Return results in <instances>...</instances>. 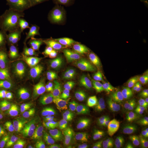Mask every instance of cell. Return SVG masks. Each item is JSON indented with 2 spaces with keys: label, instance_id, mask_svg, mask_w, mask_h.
<instances>
[{
  "label": "cell",
  "instance_id": "obj_1",
  "mask_svg": "<svg viewBox=\"0 0 148 148\" xmlns=\"http://www.w3.org/2000/svg\"><path fill=\"white\" fill-rule=\"evenodd\" d=\"M49 31L47 24L18 16L0 31V58L13 64L27 63L37 58L38 40Z\"/></svg>",
  "mask_w": 148,
  "mask_h": 148
},
{
  "label": "cell",
  "instance_id": "obj_2",
  "mask_svg": "<svg viewBox=\"0 0 148 148\" xmlns=\"http://www.w3.org/2000/svg\"><path fill=\"white\" fill-rule=\"evenodd\" d=\"M127 16L122 11L111 9L101 21L97 30V38L101 45L114 47L122 46L129 37L130 28Z\"/></svg>",
  "mask_w": 148,
  "mask_h": 148
},
{
  "label": "cell",
  "instance_id": "obj_3",
  "mask_svg": "<svg viewBox=\"0 0 148 148\" xmlns=\"http://www.w3.org/2000/svg\"><path fill=\"white\" fill-rule=\"evenodd\" d=\"M18 16L37 23H48L63 14L58 0H16Z\"/></svg>",
  "mask_w": 148,
  "mask_h": 148
},
{
  "label": "cell",
  "instance_id": "obj_4",
  "mask_svg": "<svg viewBox=\"0 0 148 148\" xmlns=\"http://www.w3.org/2000/svg\"><path fill=\"white\" fill-rule=\"evenodd\" d=\"M84 81L86 85L90 87L95 92L100 93L109 99L119 100L131 97L134 94L131 92L123 90L105 77Z\"/></svg>",
  "mask_w": 148,
  "mask_h": 148
},
{
  "label": "cell",
  "instance_id": "obj_5",
  "mask_svg": "<svg viewBox=\"0 0 148 148\" xmlns=\"http://www.w3.org/2000/svg\"><path fill=\"white\" fill-rule=\"evenodd\" d=\"M84 118V116L69 113H56L47 110L46 119L60 134L73 131Z\"/></svg>",
  "mask_w": 148,
  "mask_h": 148
},
{
  "label": "cell",
  "instance_id": "obj_6",
  "mask_svg": "<svg viewBox=\"0 0 148 148\" xmlns=\"http://www.w3.org/2000/svg\"><path fill=\"white\" fill-rule=\"evenodd\" d=\"M58 63L53 68L52 74L49 80V85L59 76L69 75L71 71H79L78 64L79 54L71 49H64L60 53Z\"/></svg>",
  "mask_w": 148,
  "mask_h": 148
},
{
  "label": "cell",
  "instance_id": "obj_7",
  "mask_svg": "<svg viewBox=\"0 0 148 148\" xmlns=\"http://www.w3.org/2000/svg\"><path fill=\"white\" fill-rule=\"evenodd\" d=\"M27 139L29 148H50L52 136L46 125L37 123L30 128Z\"/></svg>",
  "mask_w": 148,
  "mask_h": 148
},
{
  "label": "cell",
  "instance_id": "obj_8",
  "mask_svg": "<svg viewBox=\"0 0 148 148\" xmlns=\"http://www.w3.org/2000/svg\"><path fill=\"white\" fill-rule=\"evenodd\" d=\"M105 78L116 84L123 90L133 93L140 92L148 88V80L137 75H128Z\"/></svg>",
  "mask_w": 148,
  "mask_h": 148
},
{
  "label": "cell",
  "instance_id": "obj_9",
  "mask_svg": "<svg viewBox=\"0 0 148 148\" xmlns=\"http://www.w3.org/2000/svg\"><path fill=\"white\" fill-rule=\"evenodd\" d=\"M126 126L125 117L121 113H117L101 123L100 132L106 137H117L123 132Z\"/></svg>",
  "mask_w": 148,
  "mask_h": 148
},
{
  "label": "cell",
  "instance_id": "obj_10",
  "mask_svg": "<svg viewBox=\"0 0 148 148\" xmlns=\"http://www.w3.org/2000/svg\"><path fill=\"white\" fill-rule=\"evenodd\" d=\"M62 78L57 85L59 90L70 101H76L80 92L86 86L85 81L74 79L69 75L62 76Z\"/></svg>",
  "mask_w": 148,
  "mask_h": 148
},
{
  "label": "cell",
  "instance_id": "obj_11",
  "mask_svg": "<svg viewBox=\"0 0 148 148\" xmlns=\"http://www.w3.org/2000/svg\"><path fill=\"white\" fill-rule=\"evenodd\" d=\"M125 104L136 123L142 125L148 122V103L130 97Z\"/></svg>",
  "mask_w": 148,
  "mask_h": 148
},
{
  "label": "cell",
  "instance_id": "obj_12",
  "mask_svg": "<svg viewBox=\"0 0 148 148\" xmlns=\"http://www.w3.org/2000/svg\"><path fill=\"white\" fill-rule=\"evenodd\" d=\"M14 111L11 104L0 101V135L3 137L11 136L14 122Z\"/></svg>",
  "mask_w": 148,
  "mask_h": 148
},
{
  "label": "cell",
  "instance_id": "obj_13",
  "mask_svg": "<svg viewBox=\"0 0 148 148\" xmlns=\"http://www.w3.org/2000/svg\"><path fill=\"white\" fill-rule=\"evenodd\" d=\"M18 111L21 116H32L37 112V103L35 97L27 90H22L19 95Z\"/></svg>",
  "mask_w": 148,
  "mask_h": 148
},
{
  "label": "cell",
  "instance_id": "obj_14",
  "mask_svg": "<svg viewBox=\"0 0 148 148\" xmlns=\"http://www.w3.org/2000/svg\"><path fill=\"white\" fill-rule=\"evenodd\" d=\"M86 133L81 130L75 129L61 138L59 148H81L87 140Z\"/></svg>",
  "mask_w": 148,
  "mask_h": 148
},
{
  "label": "cell",
  "instance_id": "obj_15",
  "mask_svg": "<svg viewBox=\"0 0 148 148\" xmlns=\"http://www.w3.org/2000/svg\"><path fill=\"white\" fill-rule=\"evenodd\" d=\"M111 9L138 12L144 10L148 5V0H104Z\"/></svg>",
  "mask_w": 148,
  "mask_h": 148
},
{
  "label": "cell",
  "instance_id": "obj_16",
  "mask_svg": "<svg viewBox=\"0 0 148 148\" xmlns=\"http://www.w3.org/2000/svg\"><path fill=\"white\" fill-rule=\"evenodd\" d=\"M14 69L13 64L0 59V95L8 90L13 81Z\"/></svg>",
  "mask_w": 148,
  "mask_h": 148
},
{
  "label": "cell",
  "instance_id": "obj_17",
  "mask_svg": "<svg viewBox=\"0 0 148 148\" xmlns=\"http://www.w3.org/2000/svg\"><path fill=\"white\" fill-rule=\"evenodd\" d=\"M44 65L40 57L32 61L29 73L22 86V90H27L35 85L41 77Z\"/></svg>",
  "mask_w": 148,
  "mask_h": 148
},
{
  "label": "cell",
  "instance_id": "obj_18",
  "mask_svg": "<svg viewBox=\"0 0 148 148\" xmlns=\"http://www.w3.org/2000/svg\"><path fill=\"white\" fill-rule=\"evenodd\" d=\"M47 110L52 112L72 111L74 108L70 101L63 95L49 94L47 101Z\"/></svg>",
  "mask_w": 148,
  "mask_h": 148
},
{
  "label": "cell",
  "instance_id": "obj_19",
  "mask_svg": "<svg viewBox=\"0 0 148 148\" xmlns=\"http://www.w3.org/2000/svg\"><path fill=\"white\" fill-rule=\"evenodd\" d=\"M32 61L27 63L19 64H18V67L14 69L13 81L21 88L29 73Z\"/></svg>",
  "mask_w": 148,
  "mask_h": 148
},
{
  "label": "cell",
  "instance_id": "obj_20",
  "mask_svg": "<svg viewBox=\"0 0 148 148\" xmlns=\"http://www.w3.org/2000/svg\"><path fill=\"white\" fill-rule=\"evenodd\" d=\"M63 14L99 0H58Z\"/></svg>",
  "mask_w": 148,
  "mask_h": 148
},
{
  "label": "cell",
  "instance_id": "obj_21",
  "mask_svg": "<svg viewBox=\"0 0 148 148\" xmlns=\"http://www.w3.org/2000/svg\"><path fill=\"white\" fill-rule=\"evenodd\" d=\"M106 97L100 93L95 92L90 98L86 107L92 111H97L98 108L106 100Z\"/></svg>",
  "mask_w": 148,
  "mask_h": 148
},
{
  "label": "cell",
  "instance_id": "obj_22",
  "mask_svg": "<svg viewBox=\"0 0 148 148\" xmlns=\"http://www.w3.org/2000/svg\"><path fill=\"white\" fill-rule=\"evenodd\" d=\"M114 108V105L111 101L106 99L98 108L97 112L100 116H109L113 113Z\"/></svg>",
  "mask_w": 148,
  "mask_h": 148
},
{
  "label": "cell",
  "instance_id": "obj_23",
  "mask_svg": "<svg viewBox=\"0 0 148 148\" xmlns=\"http://www.w3.org/2000/svg\"><path fill=\"white\" fill-rule=\"evenodd\" d=\"M38 52L40 58L45 64L47 63L49 59L54 57L53 53L45 46L40 39L38 43Z\"/></svg>",
  "mask_w": 148,
  "mask_h": 148
},
{
  "label": "cell",
  "instance_id": "obj_24",
  "mask_svg": "<svg viewBox=\"0 0 148 148\" xmlns=\"http://www.w3.org/2000/svg\"><path fill=\"white\" fill-rule=\"evenodd\" d=\"M40 40L45 45V46L53 53L54 57H59L60 53L59 52L57 46L51 40L47 38L46 36H42L40 38Z\"/></svg>",
  "mask_w": 148,
  "mask_h": 148
},
{
  "label": "cell",
  "instance_id": "obj_25",
  "mask_svg": "<svg viewBox=\"0 0 148 148\" xmlns=\"http://www.w3.org/2000/svg\"><path fill=\"white\" fill-rule=\"evenodd\" d=\"M0 148H19L16 139L11 136L0 137Z\"/></svg>",
  "mask_w": 148,
  "mask_h": 148
},
{
  "label": "cell",
  "instance_id": "obj_26",
  "mask_svg": "<svg viewBox=\"0 0 148 148\" xmlns=\"http://www.w3.org/2000/svg\"><path fill=\"white\" fill-rule=\"evenodd\" d=\"M132 142L139 148H148V138L145 137L136 138Z\"/></svg>",
  "mask_w": 148,
  "mask_h": 148
},
{
  "label": "cell",
  "instance_id": "obj_27",
  "mask_svg": "<svg viewBox=\"0 0 148 148\" xmlns=\"http://www.w3.org/2000/svg\"><path fill=\"white\" fill-rule=\"evenodd\" d=\"M93 148H114L110 144L103 142H99L96 143Z\"/></svg>",
  "mask_w": 148,
  "mask_h": 148
},
{
  "label": "cell",
  "instance_id": "obj_28",
  "mask_svg": "<svg viewBox=\"0 0 148 148\" xmlns=\"http://www.w3.org/2000/svg\"><path fill=\"white\" fill-rule=\"evenodd\" d=\"M127 148H140L137 147L134 143L133 142H131V143L128 144V145L127 146Z\"/></svg>",
  "mask_w": 148,
  "mask_h": 148
},
{
  "label": "cell",
  "instance_id": "obj_29",
  "mask_svg": "<svg viewBox=\"0 0 148 148\" xmlns=\"http://www.w3.org/2000/svg\"><path fill=\"white\" fill-rule=\"evenodd\" d=\"M145 96H146V98H147V101H148V88L147 90V91H146V93H145Z\"/></svg>",
  "mask_w": 148,
  "mask_h": 148
},
{
  "label": "cell",
  "instance_id": "obj_30",
  "mask_svg": "<svg viewBox=\"0 0 148 148\" xmlns=\"http://www.w3.org/2000/svg\"><path fill=\"white\" fill-rule=\"evenodd\" d=\"M16 0H13V2H14L15 1H16Z\"/></svg>",
  "mask_w": 148,
  "mask_h": 148
}]
</instances>
